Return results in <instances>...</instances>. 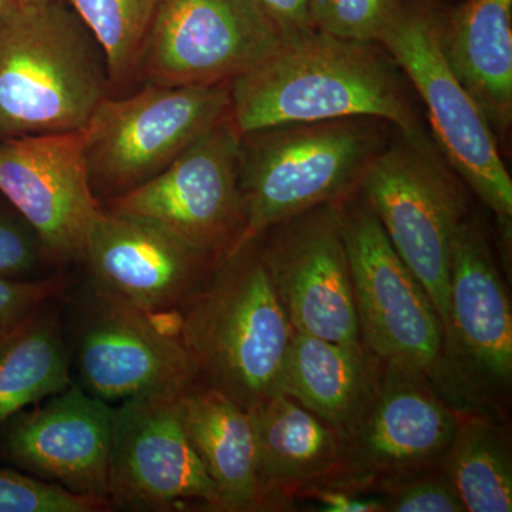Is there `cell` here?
I'll use <instances>...</instances> for the list:
<instances>
[{"label":"cell","mask_w":512,"mask_h":512,"mask_svg":"<svg viewBox=\"0 0 512 512\" xmlns=\"http://www.w3.org/2000/svg\"><path fill=\"white\" fill-rule=\"evenodd\" d=\"M239 141L228 114L156 177L101 207L148 222L221 261L238 247L245 228Z\"/></svg>","instance_id":"11"},{"label":"cell","mask_w":512,"mask_h":512,"mask_svg":"<svg viewBox=\"0 0 512 512\" xmlns=\"http://www.w3.org/2000/svg\"><path fill=\"white\" fill-rule=\"evenodd\" d=\"M13 0H0V15L5 12L6 8L12 3Z\"/></svg>","instance_id":"33"},{"label":"cell","mask_w":512,"mask_h":512,"mask_svg":"<svg viewBox=\"0 0 512 512\" xmlns=\"http://www.w3.org/2000/svg\"><path fill=\"white\" fill-rule=\"evenodd\" d=\"M377 369L363 348L296 332L279 393L342 436L365 407Z\"/></svg>","instance_id":"22"},{"label":"cell","mask_w":512,"mask_h":512,"mask_svg":"<svg viewBox=\"0 0 512 512\" xmlns=\"http://www.w3.org/2000/svg\"><path fill=\"white\" fill-rule=\"evenodd\" d=\"M72 383L70 346L49 303L0 336V427Z\"/></svg>","instance_id":"23"},{"label":"cell","mask_w":512,"mask_h":512,"mask_svg":"<svg viewBox=\"0 0 512 512\" xmlns=\"http://www.w3.org/2000/svg\"><path fill=\"white\" fill-rule=\"evenodd\" d=\"M103 53L109 86L138 77L141 59L163 0H70Z\"/></svg>","instance_id":"25"},{"label":"cell","mask_w":512,"mask_h":512,"mask_svg":"<svg viewBox=\"0 0 512 512\" xmlns=\"http://www.w3.org/2000/svg\"><path fill=\"white\" fill-rule=\"evenodd\" d=\"M402 10L400 0H311L309 25L350 42L379 43Z\"/></svg>","instance_id":"26"},{"label":"cell","mask_w":512,"mask_h":512,"mask_svg":"<svg viewBox=\"0 0 512 512\" xmlns=\"http://www.w3.org/2000/svg\"><path fill=\"white\" fill-rule=\"evenodd\" d=\"M180 407L192 446L220 495L221 511H265L248 410L204 384L181 394Z\"/></svg>","instance_id":"21"},{"label":"cell","mask_w":512,"mask_h":512,"mask_svg":"<svg viewBox=\"0 0 512 512\" xmlns=\"http://www.w3.org/2000/svg\"><path fill=\"white\" fill-rule=\"evenodd\" d=\"M441 52L494 133L512 121V0H467L439 23Z\"/></svg>","instance_id":"20"},{"label":"cell","mask_w":512,"mask_h":512,"mask_svg":"<svg viewBox=\"0 0 512 512\" xmlns=\"http://www.w3.org/2000/svg\"><path fill=\"white\" fill-rule=\"evenodd\" d=\"M83 261L92 285L153 316L177 312L220 262L148 222L104 208Z\"/></svg>","instance_id":"17"},{"label":"cell","mask_w":512,"mask_h":512,"mask_svg":"<svg viewBox=\"0 0 512 512\" xmlns=\"http://www.w3.org/2000/svg\"><path fill=\"white\" fill-rule=\"evenodd\" d=\"M458 412L429 377L379 365L365 407L340 440L338 476L330 484L382 493L441 467Z\"/></svg>","instance_id":"10"},{"label":"cell","mask_w":512,"mask_h":512,"mask_svg":"<svg viewBox=\"0 0 512 512\" xmlns=\"http://www.w3.org/2000/svg\"><path fill=\"white\" fill-rule=\"evenodd\" d=\"M441 468L466 512L512 511V447L503 419L458 412Z\"/></svg>","instance_id":"24"},{"label":"cell","mask_w":512,"mask_h":512,"mask_svg":"<svg viewBox=\"0 0 512 512\" xmlns=\"http://www.w3.org/2000/svg\"><path fill=\"white\" fill-rule=\"evenodd\" d=\"M359 194L446 323L451 259L468 205L463 187L429 140L403 136L367 165Z\"/></svg>","instance_id":"6"},{"label":"cell","mask_w":512,"mask_h":512,"mask_svg":"<svg viewBox=\"0 0 512 512\" xmlns=\"http://www.w3.org/2000/svg\"><path fill=\"white\" fill-rule=\"evenodd\" d=\"M430 382L457 412L505 420L512 393V306L483 222L461 225L451 259L443 348Z\"/></svg>","instance_id":"5"},{"label":"cell","mask_w":512,"mask_h":512,"mask_svg":"<svg viewBox=\"0 0 512 512\" xmlns=\"http://www.w3.org/2000/svg\"><path fill=\"white\" fill-rule=\"evenodd\" d=\"M0 192L55 261L83 259L103 211L90 184L84 128L0 140Z\"/></svg>","instance_id":"16"},{"label":"cell","mask_w":512,"mask_h":512,"mask_svg":"<svg viewBox=\"0 0 512 512\" xmlns=\"http://www.w3.org/2000/svg\"><path fill=\"white\" fill-rule=\"evenodd\" d=\"M379 45L419 93L441 153L494 215L510 248L512 180L493 128L441 52L439 22L403 8Z\"/></svg>","instance_id":"8"},{"label":"cell","mask_w":512,"mask_h":512,"mask_svg":"<svg viewBox=\"0 0 512 512\" xmlns=\"http://www.w3.org/2000/svg\"><path fill=\"white\" fill-rule=\"evenodd\" d=\"M254 3L284 37L312 30L309 25L311 0H254Z\"/></svg>","instance_id":"32"},{"label":"cell","mask_w":512,"mask_h":512,"mask_svg":"<svg viewBox=\"0 0 512 512\" xmlns=\"http://www.w3.org/2000/svg\"><path fill=\"white\" fill-rule=\"evenodd\" d=\"M265 511L291 507L309 488L338 476V433L308 409L276 393L251 410Z\"/></svg>","instance_id":"19"},{"label":"cell","mask_w":512,"mask_h":512,"mask_svg":"<svg viewBox=\"0 0 512 512\" xmlns=\"http://www.w3.org/2000/svg\"><path fill=\"white\" fill-rule=\"evenodd\" d=\"M284 39L254 0H163L138 77L157 86L229 84Z\"/></svg>","instance_id":"14"},{"label":"cell","mask_w":512,"mask_h":512,"mask_svg":"<svg viewBox=\"0 0 512 512\" xmlns=\"http://www.w3.org/2000/svg\"><path fill=\"white\" fill-rule=\"evenodd\" d=\"M229 84L157 86L107 96L84 127L90 184L109 201L147 183L229 114Z\"/></svg>","instance_id":"7"},{"label":"cell","mask_w":512,"mask_h":512,"mask_svg":"<svg viewBox=\"0 0 512 512\" xmlns=\"http://www.w3.org/2000/svg\"><path fill=\"white\" fill-rule=\"evenodd\" d=\"M383 123L353 117L282 124L242 134L239 188L245 228L235 249L293 215L336 204L353 194L367 165L383 147Z\"/></svg>","instance_id":"4"},{"label":"cell","mask_w":512,"mask_h":512,"mask_svg":"<svg viewBox=\"0 0 512 512\" xmlns=\"http://www.w3.org/2000/svg\"><path fill=\"white\" fill-rule=\"evenodd\" d=\"M47 254L32 229L0 217V276L33 279Z\"/></svg>","instance_id":"30"},{"label":"cell","mask_w":512,"mask_h":512,"mask_svg":"<svg viewBox=\"0 0 512 512\" xmlns=\"http://www.w3.org/2000/svg\"><path fill=\"white\" fill-rule=\"evenodd\" d=\"M238 133L292 123L369 117L427 140L399 67L375 43L308 30L285 37L261 63L229 83Z\"/></svg>","instance_id":"1"},{"label":"cell","mask_w":512,"mask_h":512,"mask_svg":"<svg viewBox=\"0 0 512 512\" xmlns=\"http://www.w3.org/2000/svg\"><path fill=\"white\" fill-rule=\"evenodd\" d=\"M338 204L363 349L379 365L430 379L444 329L429 293L397 254L359 191Z\"/></svg>","instance_id":"9"},{"label":"cell","mask_w":512,"mask_h":512,"mask_svg":"<svg viewBox=\"0 0 512 512\" xmlns=\"http://www.w3.org/2000/svg\"><path fill=\"white\" fill-rule=\"evenodd\" d=\"M178 338L198 380L251 410L281 390L296 330L258 239L222 258L177 311Z\"/></svg>","instance_id":"2"},{"label":"cell","mask_w":512,"mask_h":512,"mask_svg":"<svg viewBox=\"0 0 512 512\" xmlns=\"http://www.w3.org/2000/svg\"><path fill=\"white\" fill-rule=\"evenodd\" d=\"M74 329L72 363L84 392L117 406L200 384L178 338L177 312L153 316L92 285Z\"/></svg>","instance_id":"12"},{"label":"cell","mask_w":512,"mask_h":512,"mask_svg":"<svg viewBox=\"0 0 512 512\" xmlns=\"http://www.w3.org/2000/svg\"><path fill=\"white\" fill-rule=\"evenodd\" d=\"M258 242L296 332L363 348L338 202L293 215Z\"/></svg>","instance_id":"15"},{"label":"cell","mask_w":512,"mask_h":512,"mask_svg":"<svg viewBox=\"0 0 512 512\" xmlns=\"http://www.w3.org/2000/svg\"><path fill=\"white\" fill-rule=\"evenodd\" d=\"M107 507L109 501L0 468V512H96Z\"/></svg>","instance_id":"27"},{"label":"cell","mask_w":512,"mask_h":512,"mask_svg":"<svg viewBox=\"0 0 512 512\" xmlns=\"http://www.w3.org/2000/svg\"><path fill=\"white\" fill-rule=\"evenodd\" d=\"M301 498H312L326 512H384L383 498L370 497L366 493L335 487L316 485L302 494Z\"/></svg>","instance_id":"31"},{"label":"cell","mask_w":512,"mask_h":512,"mask_svg":"<svg viewBox=\"0 0 512 512\" xmlns=\"http://www.w3.org/2000/svg\"><path fill=\"white\" fill-rule=\"evenodd\" d=\"M390 512H466L443 468L427 471L380 493Z\"/></svg>","instance_id":"28"},{"label":"cell","mask_w":512,"mask_h":512,"mask_svg":"<svg viewBox=\"0 0 512 512\" xmlns=\"http://www.w3.org/2000/svg\"><path fill=\"white\" fill-rule=\"evenodd\" d=\"M114 416L116 406L72 383L9 420L6 453L33 477L109 501Z\"/></svg>","instance_id":"18"},{"label":"cell","mask_w":512,"mask_h":512,"mask_svg":"<svg viewBox=\"0 0 512 512\" xmlns=\"http://www.w3.org/2000/svg\"><path fill=\"white\" fill-rule=\"evenodd\" d=\"M97 49L60 0H13L0 15V140L86 127L109 96Z\"/></svg>","instance_id":"3"},{"label":"cell","mask_w":512,"mask_h":512,"mask_svg":"<svg viewBox=\"0 0 512 512\" xmlns=\"http://www.w3.org/2000/svg\"><path fill=\"white\" fill-rule=\"evenodd\" d=\"M181 394L117 404L109 468L110 507L221 511L217 488L185 430Z\"/></svg>","instance_id":"13"},{"label":"cell","mask_w":512,"mask_h":512,"mask_svg":"<svg viewBox=\"0 0 512 512\" xmlns=\"http://www.w3.org/2000/svg\"><path fill=\"white\" fill-rule=\"evenodd\" d=\"M63 276L20 279L0 276V336L66 291Z\"/></svg>","instance_id":"29"}]
</instances>
